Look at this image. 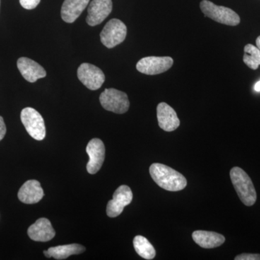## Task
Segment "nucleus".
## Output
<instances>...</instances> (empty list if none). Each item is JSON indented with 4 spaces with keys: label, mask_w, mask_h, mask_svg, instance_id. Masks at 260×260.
Returning a JSON list of instances; mask_svg holds the SVG:
<instances>
[{
    "label": "nucleus",
    "mask_w": 260,
    "mask_h": 260,
    "mask_svg": "<svg viewBox=\"0 0 260 260\" xmlns=\"http://www.w3.org/2000/svg\"><path fill=\"white\" fill-rule=\"evenodd\" d=\"M254 90H255V91L256 92L260 91V80L255 84V85H254Z\"/></svg>",
    "instance_id": "24"
},
{
    "label": "nucleus",
    "mask_w": 260,
    "mask_h": 260,
    "mask_svg": "<svg viewBox=\"0 0 260 260\" xmlns=\"http://www.w3.org/2000/svg\"><path fill=\"white\" fill-rule=\"evenodd\" d=\"M133 244L136 252L145 259H153L155 257V249L146 238L143 236H137L133 240Z\"/></svg>",
    "instance_id": "19"
},
{
    "label": "nucleus",
    "mask_w": 260,
    "mask_h": 260,
    "mask_svg": "<svg viewBox=\"0 0 260 260\" xmlns=\"http://www.w3.org/2000/svg\"><path fill=\"white\" fill-rule=\"evenodd\" d=\"M99 100L103 108L109 112L121 114L129 110V102L127 95L116 89H106L101 94Z\"/></svg>",
    "instance_id": "4"
},
{
    "label": "nucleus",
    "mask_w": 260,
    "mask_h": 260,
    "mask_svg": "<svg viewBox=\"0 0 260 260\" xmlns=\"http://www.w3.org/2000/svg\"><path fill=\"white\" fill-rule=\"evenodd\" d=\"M158 125L166 132L174 131L180 125L177 113L166 103H160L157 107Z\"/></svg>",
    "instance_id": "13"
},
{
    "label": "nucleus",
    "mask_w": 260,
    "mask_h": 260,
    "mask_svg": "<svg viewBox=\"0 0 260 260\" xmlns=\"http://www.w3.org/2000/svg\"><path fill=\"white\" fill-rule=\"evenodd\" d=\"M230 177L238 196L246 206H252L256 203L255 188L250 177L239 167H234L231 170Z\"/></svg>",
    "instance_id": "2"
},
{
    "label": "nucleus",
    "mask_w": 260,
    "mask_h": 260,
    "mask_svg": "<svg viewBox=\"0 0 260 260\" xmlns=\"http://www.w3.org/2000/svg\"><path fill=\"white\" fill-rule=\"evenodd\" d=\"M152 179L160 187L166 190L178 191L186 187V178L172 168L161 164H153L150 167Z\"/></svg>",
    "instance_id": "1"
},
{
    "label": "nucleus",
    "mask_w": 260,
    "mask_h": 260,
    "mask_svg": "<svg viewBox=\"0 0 260 260\" xmlns=\"http://www.w3.org/2000/svg\"><path fill=\"white\" fill-rule=\"evenodd\" d=\"M244 62L249 68L256 70L260 65V50L252 44H247L244 47Z\"/></svg>",
    "instance_id": "20"
},
{
    "label": "nucleus",
    "mask_w": 260,
    "mask_h": 260,
    "mask_svg": "<svg viewBox=\"0 0 260 260\" xmlns=\"http://www.w3.org/2000/svg\"><path fill=\"white\" fill-rule=\"evenodd\" d=\"M173 64L174 60L170 56H147L138 61L136 68L140 73L154 75L165 73Z\"/></svg>",
    "instance_id": "7"
},
{
    "label": "nucleus",
    "mask_w": 260,
    "mask_h": 260,
    "mask_svg": "<svg viewBox=\"0 0 260 260\" xmlns=\"http://www.w3.org/2000/svg\"><path fill=\"white\" fill-rule=\"evenodd\" d=\"M6 126H5L4 119L0 116V141L4 138L6 134Z\"/></svg>",
    "instance_id": "23"
},
{
    "label": "nucleus",
    "mask_w": 260,
    "mask_h": 260,
    "mask_svg": "<svg viewBox=\"0 0 260 260\" xmlns=\"http://www.w3.org/2000/svg\"><path fill=\"white\" fill-rule=\"evenodd\" d=\"M44 190L37 180H29L24 183L18 191V198L25 204H35L44 197Z\"/></svg>",
    "instance_id": "15"
},
{
    "label": "nucleus",
    "mask_w": 260,
    "mask_h": 260,
    "mask_svg": "<svg viewBox=\"0 0 260 260\" xmlns=\"http://www.w3.org/2000/svg\"><path fill=\"white\" fill-rule=\"evenodd\" d=\"M40 2L41 0H20L21 6L26 10L35 9Z\"/></svg>",
    "instance_id": "21"
},
{
    "label": "nucleus",
    "mask_w": 260,
    "mask_h": 260,
    "mask_svg": "<svg viewBox=\"0 0 260 260\" xmlns=\"http://www.w3.org/2000/svg\"><path fill=\"white\" fill-rule=\"evenodd\" d=\"M17 66L23 78L29 83H35L37 80L47 76L44 68L29 58L20 57L17 61Z\"/></svg>",
    "instance_id": "12"
},
{
    "label": "nucleus",
    "mask_w": 260,
    "mask_h": 260,
    "mask_svg": "<svg viewBox=\"0 0 260 260\" xmlns=\"http://www.w3.org/2000/svg\"><path fill=\"white\" fill-rule=\"evenodd\" d=\"M86 152L89 156V161L87 164V171L89 174H96L105 158V146L100 139L94 138L89 142L86 147Z\"/></svg>",
    "instance_id": "10"
},
{
    "label": "nucleus",
    "mask_w": 260,
    "mask_h": 260,
    "mask_svg": "<svg viewBox=\"0 0 260 260\" xmlns=\"http://www.w3.org/2000/svg\"><path fill=\"white\" fill-rule=\"evenodd\" d=\"M256 47L258 48V49L260 50V36L259 37L256 39Z\"/></svg>",
    "instance_id": "25"
},
{
    "label": "nucleus",
    "mask_w": 260,
    "mask_h": 260,
    "mask_svg": "<svg viewBox=\"0 0 260 260\" xmlns=\"http://www.w3.org/2000/svg\"><path fill=\"white\" fill-rule=\"evenodd\" d=\"M29 237L35 242H49L55 236V231L47 218H42L28 228Z\"/></svg>",
    "instance_id": "14"
},
{
    "label": "nucleus",
    "mask_w": 260,
    "mask_h": 260,
    "mask_svg": "<svg viewBox=\"0 0 260 260\" xmlns=\"http://www.w3.org/2000/svg\"><path fill=\"white\" fill-rule=\"evenodd\" d=\"M20 119L25 129L34 139L43 140L45 138V123L40 113L36 109L25 108L20 114Z\"/></svg>",
    "instance_id": "6"
},
{
    "label": "nucleus",
    "mask_w": 260,
    "mask_h": 260,
    "mask_svg": "<svg viewBox=\"0 0 260 260\" xmlns=\"http://www.w3.org/2000/svg\"><path fill=\"white\" fill-rule=\"evenodd\" d=\"M112 0H92L88 8L87 23L90 26L102 23L112 13Z\"/></svg>",
    "instance_id": "11"
},
{
    "label": "nucleus",
    "mask_w": 260,
    "mask_h": 260,
    "mask_svg": "<svg viewBox=\"0 0 260 260\" xmlns=\"http://www.w3.org/2000/svg\"><path fill=\"white\" fill-rule=\"evenodd\" d=\"M235 260H260V254H242L236 256Z\"/></svg>",
    "instance_id": "22"
},
{
    "label": "nucleus",
    "mask_w": 260,
    "mask_h": 260,
    "mask_svg": "<svg viewBox=\"0 0 260 260\" xmlns=\"http://www.w3.org/2000/svg\"><path fill=\"white\" fill-rule=\"evenodd\" d=\"M89 2L90 0H64L61 7V18L66 23H74L88 6Z\"/></svg>",
    "instance_id": "16"
},
{
    "label": "nucleus",
    "mask_w": 260,
    "mask_h": 260,
    "mask_svg": "<svg viewBox=\"0 0 260 260\" xmlns=\"http://www.w3.org/2000/svg\"><path fill=\"white\" fill-rule=\"evenodd\" d=\"M133 199V191L129 186L121 185L113 195V199L108 203L107 215L110 218H116L122 213L126 205H129Z\"/></svg>",
    "instance_id": "9"
},
{
    "label": "nucleus",
    "mask_w": 260,
    "mask_h": 260,
    "mask_svg": "<svg viewBox=\"0 0 260 260\" xmlns=\"http://www.w3.org/2000/svg\"><path fill=\"white\" fill-rule=\"evenodd\" d=\"M200 9L206 17L224 25L236 26L240 23V17L234 10L223 6H218L208 0L200 3Z\"/></svg>",
    "instance_id": "3"
},
{
    "label": "nucleus",
    "mask_w": 260,
    "mask_h": 260,
    "mask_svg": "<svg viewBox=\"0 0 260 260\" xmlns=\"http://www.w3.org/2000/svg\"><path fill=\"white\" fill-rule=\"evenodd\" d=\"M126 32L125 24L119 19H112L101 32V42L106 47L112 49L125 40Z\"/></svg>",
    "instance_id": "5"
},
{
    "label": "nucleus",
    "mask_w": 260,
    "mask_h": 260,
    "mask_svg": "<svg viewBox=\"0 0 260 260\" xmlns=\"http://www.w3.org/2000/svg\"><path fill=\"white\" fill-rule=\"evenodd\" d=\"M78 78L80 81L90 90H98L105 82V75L100 68L95 65L83 63L78 70Z\"/></svg>",
    "instance_id": "8"
},
{
    "label": "nucleus",
    "mask_w": 260,
    "mask_h": 260,
    "mask_svg": "<svg viewBox=\"0 0 260 260\" xmlns=\"http://www.w3.org/2000/svg\"><path fill=\"white\" fill-rule=\"evenodd\" d=\"M192 239L196 244L205 249L218 247L225 240V237L221 234L206 231H196L193 232Z\"/></svg>",
    "instance_id": "17"
},
{
    "label": "nucleus",
    "mask_w": 260,
    "mask_h": 260,
    "mask_svg": "<svg viewBox=\"0 0 260 260\" xmlns=\"http://www.w3.org/2000/svg\"><path fill=\"white\" fill-rule=\"evenodd\" d=\"M85 248L78 244H68V245L57 246L50 247L48 249L50 257L55 259H65L70 256L80 254L84 252Z\"/></svg>",
    "instance_id": "18"
}]
</instances>
